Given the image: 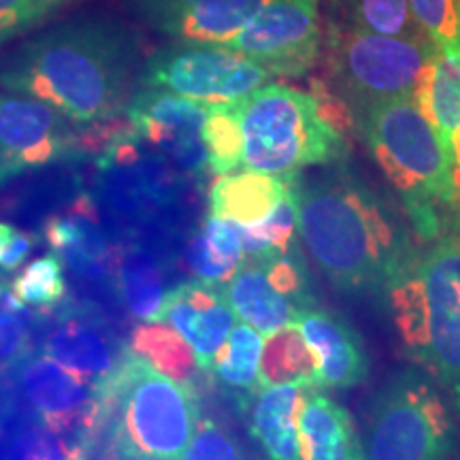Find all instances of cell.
<instances>
[{
    "instance_id": "obj_11",
    "label": "cell",
    "mask_w": 460,
    "mask_h": 460,
    "mask_svg": "<svg viewBox=\"0 0 460 460\" xmlns=\"http://www.w3.org/2000/svg\"><path fill=\"white\" fill-rule=\"evenodd\" d=\"M320 39V0H269L226 48L296 77L314 66Z\"/></svg>"
},
{
    "instance_id": "obj_17",
    "label": "cell",
    "mask_w": 460,
    "mask_h": 460,
    "mask_svg": "<svg viewBox=\"0 0 460 460\" xmlns=\"http://www.w3.org/2000/svg\"><path fill=\"white\" fill-rule=\"evenodd\" d=\"M296 326L315 356L320 388H354L369 377V356L362 339L341 315L312 305Z\"/></svg>"
},
{
    "instance_id": "obj_10",
    "label": "cell",
    "mask_w": 460,
    "mask_h": 460,
    "mask_svg": "<svg viewBox=\"0 0 460 460\" xmlns=\"http://www.w3.org/2000/svg\"><path fill=\"white\" fill-rule=\"evenodd\" d=\"M222 290L234 315L262 337L296 324L314 305L303 262L288 252L247 256Z\"/></svg>"
},
{
    "instance_id": "obj_16",
    "label": "cell",
    "mask_w": 460,
    "mask_h": 460,
    "mask_svg": "<svg viewBox=\"0 0 460 460\" xmlns=\"http://www.w3.org/2000/svg\"><path fill=\"white\" fill-rule=\"evenodd\" d=\"M158 322L180 332L194 349L200 369L209 371L230 331L237 324V315L220 286L192 279L169 290Z\"/></svg>"
},
{
    "instance_id": "obj_21",
    "label": "cell",
    "mask_w": 460,
    "mask_h": 460,
    "mask_svg": "<svg viewBox=\"0 0 460 460\" xmlns=\"http://www.w3.org/2000/svg\"><path fill=\"white\" fill-rule=\"evenodd\" d=\"M122 352L118 354L101 320L85 312L65 314L45 339V354L92 382L105 379L115 369Z\"/></svg>"
},
{
    "instance_id": "obj_25",
    "label": "cell",
    "mask_w": 460,
    "mask_h": 460,
    "mask_svg": "<svg viewBox=\"0 0 460 460\" xmlns=\"http://www.w3.org/2000/svg\"><path fill=\"white\" fill-rule=\"evenodd\" d=\"M264 337L245 322H237L230 331L226 343L217 352L211 373L230 394L239 399L241 410H247L250 401L261 390V358Z\"/></svg>"
},
{
    "instance_id": "obj_5",
    "label": "cell",
    "mask_w": 460,
    "mask_h": 460,
    "mask_svg": "<svg viewBox=\"0 0 460 460\" xmlns=\"http://www.w3.org/2000/svg\"><path fill=\"white\" fill-rule=\"evenodd\" d=\"M388 286L402 341L450 390L460 413V239H439Z\"/></svg>"
},
{
    "instance_id": "obj_8",
    "label": "cell",
    "mask_w": 460,
    "mask_h": 460,
    "mask_svg": "<svg viewBox=\"0 0 460 460\" xmlns=\"http://www.w3.org/2000/svg\"><path fill=\"white\" fill-rule=\"evenodd\" d=\"M433 48L422 34L388 37L354 26L332 39V71L345 94L369 109L416 94Z\"/></svg>"
},
{
    "instance_id": "obj_23",
    "label": "cell",
    "mask_w": 460,
    "mask_h": 460,
    "mask_svg": "<svg viewBox=\"0 0 460 460\" xmlns=\"http://www.w3.org/2000/svg\"><path fill=\"white\" fill-rule=\"evenodd\" d=\"M413 99L454 156V143L460 132V41L433 48Z\"/></svg>"
},
{
    "instance_id": "obj_28",
    "label": "cell",
    "mask_w": 460,
    "mask_h": 460,
    "mask_svg": "<svg viewBox=\"0 0 460 460\" xmlns=\"http://www.w3.org/2000/svg\"><path fill=\"white\" fill-rule=\"evenodd\" d=\"M315 379H318L315 356L296 324L267 337L261 358V386L292 382L315 384Z\"/></svg>"
},
{
    "instance_id": "obj_30",
    "label": "cell",
    "mask_w": 460,
    "mask_h": 460,
    "mask_svg": "<svg viewBox=\"0 0 460 460\" xmlns=\"http://www.w3.org/2000/svg\"><path fill=\"white\" fill-rule=\"evenodd\" d=\"M296 211H298V188L292 186L288 197L278 205L267 220L241 226L245 258L247 256H273L286 254L290 250L296 233Z\"/></svg>"
},
{
    "instance_id": "obj_12",
    "label": "cell",
    "mask_w": 460,
    "mask_h": 460,
    "mask_svg": "<svg viewBox=\"0 0 460 460\" xmlns=\"http://www.w3.org/2000/svg\"><path fill=\"white\" fill-rule=\"evenodd\" d=\"M77 154L79 139L71 119L41 101L0 90V183Z\"/></svg>"
},
{
    "instance_id": "obj_13",
    "label": "cell",
    "mask_w": 460,
    "mask_h": 460,
    "mask_svg": "<svg viewBox=\"0 0 460 460\" xmlns=\"http://www.w3.org/2000/svg\"><path fill=\"white\" fill-rule=\"evenodd\" d=\"M209 105L183 99L172 92L143 88L126 107L130 132L143 146L180 166L186 172H200L207 166L203 124Z\"/></svg>"
},
{
    "instance_id": "obj_4",
    "label": "cell",
    "mask_w": 460,
    "mask_h": 460,
    "mask_svg": "<svg viewBox=\"0 0 460 460\" xmlns=\"http://www.w3.org/2000/svg\"><path fill=\"white\" fill-rule=\"evenodd\" d=\"M99 396L102 416L113 418L118 450L128 460H181L200 422L194 388L163 376L130 349L101 379Z\"/></svg>"
},
{
    "instance_id": "obj_35",
    "label": "cell",
    "mask_w": 460,
    "mask_h": 460,
    "mask_svg": "<svg viewBox=\"0 0 460 460\" xmlns=\"http://www.w3.org/2000/svg\"><path fill=\"white\" fill-rule=\"evenodd\" d=\"M418 31L435 48L460 41V0H410Z\"/></svg>"
},
{
    "instance_id": "obj_34",
    "label": "cell",
    "mask_w": 460,
    "mask_h": 460,
    "mask_svg": "<svg viewBox=\"0 0 460 460\" xmlns=\"http://www.w3.org/2000/svg\"><path fill=\"white\" fill-rule=\"evenodd\" d=\"M4 460H85L82 441H68L65 435L41 427L20 430L4 454Z\"/></svg>"
},
{
    "instance_id": "obj_20",
    "label": "cell",
    "mask_w": 460,
    "mask_h": 460,
    "mask_svg": "<svg viewBox=\"0 0 460 460\" xmlns=\"http://www.w3.org/2000/svg\"><path fill=\"white\" fill-rule=\"evenodd\" d=\"M298 439L301 460H367L352 416L315 384L305 393Z\"/></svg>"
},
{
    "instance_id": "obj_18",
    "label": "cell",
    "mask_w": 460,
    "mask_h": 460,
    "mask_svg": "<svg viewBox=\"0 0 460 460\" xmlns=\"http://www.w3.org/2000/svg\"><path fill=\"white\" fill-rule=\"evenodd\" d=\"M45 239L56 256L77 275L102 278L111 271V245L88 194L75 200L65 214L49 217L45 224Z\"/></svg>"
},
{
    "instance_id": "obj_6",
    "label": "cell",
    "mask_w": 460,
    "mask_h": 460,
    "mask_svg": "<svg viewBox=\"0 0 460 460\" xmlns=\"http://www.w3.org/2000/svg\"><path fill=\"white\" fill-rule=\"evenodd\" d=\"M241 166L278 177L337 163L345 141L320 101L307 92L267 84L237 102Z\"/></svg>"
},
{
    "instance_id": "obj_37",
    "label": "cell",
    "mask_w": 460,
    "mask_h": 460,
    "mask_svg": "<svg viewBox=\"0 0 460 460\" xmlns=\"http://www.w3.org/2000/svg\"><path fill=\"white\" fill-rule=\"evenodd\" d=\"M181 460H247L243 447L216 420H200Z\"/></svg>"
},
{
    "instance_id": "obj_31",
    "label": "cell",
    "mask_w": 460,
    "mask_h": 460,
    "mask_svg": "<svg viewBox=\"0 0 460 460\" xmlns=\"http://www.w3.org/2000/svg\"><path fill=\"white\" fill-rule=\"evenodd\" d=\"M15 296L22 303L32 305V307H54L66 295L65 271L62 262L56 254H45L28 264L17 278L11 281Z\"/></svg>"
},
{
    "instance_id": "obj_36",
    "label": "cell",
    "mask_w": 460,
    "mask_h": 460,
    "mask_svg": "<svg viewBox=\"0 0 460 460\" xmlns=\"http://www.w3.org/2000/svg\"><path fill=\"white\" fill-rule=\"evenodd\" d=\"M66 0H0V48L41 24Z\"/></svg>"
},
{
    "instance_id": "obj_19",
    "label": "cell",
    "mask_w": 460,
    "mask_h": 460,
    "mask_svg": "<svg viewBox=\"0 0 460 460\" xmlns=\"http://www.w3.org/2000/svg\"><path fill=\"white\" fill-rule=\"evenodd\" d=\"M312 384H271L258 390L247 405L250 435L264 460H301L298 413Z\"/></svg>"
},
{
    "instance_id": "obj_32",
    "label": "cell",
    "mask_w": 460,
    "mask_h": 460,
    "mask_svg": "<svg viewBox=\"0 0 460 460\" xmlns=\"http://www.w3.org/2000/svg\"><path fill=\"white\" fill-rule=\"evenodd\" d=\"M349 9H352L354 26L362 31L388 34V37L422 34L411 17L410 0H352Z\"/></svg>"
},
{
    "instance_id": "obj_3",
    "label": "cell",
    "mask_w": 460,
    "mask_h": 460,
    "mask_svg": "<svg viewBox=\"0 0 460 460\" xmlns=\"http://www.w3.org/2000/svg\"><path fill=\"white\" fill-rule=\"evenodd\" d=\"M362 135L371 156L410 207L413 222L429 237L439 233L437 207L460 200L454 156L413 96L365 109Z\"/></svg>"
},
{
    "instance_id": "obj_14",
    "label": "cell",
    "mask_w": 460,
    "mask_h": 460,
    "mask_svg": "<svg viewBox=\"0 0 460 460\" xmlns=\"http://www.w3.org/2000/svg\"><path fill=\"white\" fill-rule=\"evenodd\" d=\"M20 386L39 422L58 435L94 430L102 418L99 382L51 358L48 354L24 358Z\"/></svg>"
},
{
    "instance_id": "obj_38",
    "label": "cell",
    "mask_w": 460,
    "mask_h": 460,
    "mask_svg": "<svg viewBox=\"0 0 460 460\" xmlns=\"http://www.w3.org/2000/svg\"><path fill=\"white\" fill-rule=\"evenodd\" d=\"M34 247V237L24 230L0 222V269L3 271H15L22 267Z\"/></svg>"
},
{
    "instance_id": "obj_33",
    "label": "cell",
    "mask_w": 460,
    "mask_h": 460,
    "mask_svg": "<svg viewBox=\"0 0 460 460\" xmlns=\"http://www.w3.org/2000/svg\"><path fill=\"white\" fill-rule=\"evenodd\" d=\"M32 318L13 288L0 279V367H9L26 358Z\"/></svg>"
},
{
    "instance_id": "obj_1",
    "label": "cell",
    "mask_w": 460,
    "mask_h": 460,
    "mask_svg": "<svg viewBox=\"0 0 460 460\" xmlns=\"http://www.w3.org/2000/svg\"><path fill=\"white\" fill-rule=\"evenodd\" d=\"M141 43L115 17L75 15L34 32L0 60V85L54 107L73 124L126 113Z\"/></svg>"
},
{
    "instance_id": "obj_26",
    "label": "cell",
    "mask_w": 460,
    "mask_h": 460,
    "mask_svg": "<svg viewBox=\"0 0 460 460\" xmlns=\"http://www.w3.org/2000/svg\"><path fill=\"white\" fill-rule=\"evenodd\" d=\"M115 288L132 315L141 322H158L163 312L164 278L158 262L141 247H126L118 261H113Z\"/></svg>"
},
{
    "instance_id": "obj_22",
    "label": "cell",
    "mask_w": 460,
    "mask_h": 460,
    "mask_svg": "<svg viewBox=\"0 0 460 460\" xmlns=\"http://www.w3.org/2000/svg\"><path fill=\"white\" fill-rule=\"evenodd\" d=\"M296 177H278L258 171H233L217 175L209 190L211 216L241 226L267 220L288 197Z\"/></svg>"
},
{
    "instance_id": "obj_9",
    "label": "cell",
    "mask_w": 460,
    "mask_h": 460,
    "mask_svg": "<svg viewBox=\"0 0 460 460\" xmlns=\"http://www.w3.org/2000/svg\"><path fill=\"white\" fill-rule=\"evenodd\" d=\"M271 73L226 45L175 43L146 60L139 82L203 105L239 102L267 85Z\"/></svg>"
},
{
    "instance_id": "obj_15",
    "label": "cell",
    "mask_w": 460,
    "mask_h": 460,
    "mask_svg": "<svg viewBox=\"0 0 460 460\" xmlns=\"http://www.w3.org/2000/svg\"><path fill=\"white\" fill-rule=\"evenodd\" d=\"M269 0H128L143 24L177 43L226 45Z\"/></svg>"
},
{
    "instance_id": "obj_39",
    "label": "cell",
    "mask_w": 460,
    "mask_h": 460,
    "mask_svg": "<svg viewBox=\"0 0 460 460\" xmlns=\"http://www.w3.org/2000/svg\"><path fill=\"white\" fill-rule=\"evenodd\" d=\"M454 177H456V186L460 194V132L456 137V143H454Z\"/></svg>"
},
{
    "instance_id": "obj_24",
    "label": "cell",
    "mask_w": 460,
    "mask_h": 460,
    "mask_svg": "<svg viewBox=\"0 0 460 460\" xmlns=\"http://www.w3.org/2000/svg\"><path fill=\"white\" fill-rule=\"evenodd\" d=\"M245 261L243 237L239 224L209 216L197 237L188 245V264L197 279L224 286L233 279Z\"/></svg>"
},
{
    "instance_id": "obj_2",
    "label": "cell",
    "mask_w": 460,
    "mask_h": 460,
    "mask_svg": "<svg viewBox=\"0 0 460 460\" xmlns=\"http://www.w3.org/2000/svg\"><path fill=\"white\" fill-rule=\"evenodd\" d=\"M296 233L309 258L341 290L390 284L407 264L401 228L354 177L298 188Z\"/></svg>"
},
{
    "instance_id": "obj_29",
    "label": "cell",
    "mask_w": 460,
    "mask_h": 460,
    "mask_svg": "<svg viewBox=\"0 0 460 460\" xmlns=\"http://www.w3.org/2000/svg\"><path fill=\"white\" fill-rule=\"evenodd\" d=\"M203 146L207 154V169L216 175L237 171L241 166V126L237 102L209 105L203 124Z\"/></svg>"
},
{
    "instance_id": "obj_7",
    "label": "cell",
    "mask_w": 460,
    "mask_h": 460,
    "mask_svg": "<svg viewBox=\"0 0 460 460\" xmlns=\"http://www.w3.org/2000/svg\"><path fill=\"white\" fill-rule=\"evenodd\" d=\"M362 447L367 460H447L452 424L441 396L418 373L394 376L373 402Z\"/></svg>"
},
{
    "instance_id": "obj_27",
    "label": "cell",
    "mask_w": 460,
    "mask_h": 460,
    "mask_svg": "<svg viewBox=\"0 0 460 460\" xmlns=\"http://www.w3.org/2000/svg\"><path fill=\"white\" fill-rule=\"evenodd\" d=\"M130 352L147 360L163 376L190 384L200 369L194 349L175 329L164 322H143L132 332Z\"/></svg>"
}]
</instances>
